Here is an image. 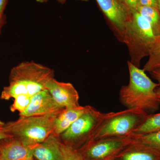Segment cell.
I'll return each mask as SVG.
<instances>
[{
  "mask_svg": "<svg viewBox=\"0 0 160 160\" xmlns=\"http://www.w3.org/2000/svg\"><path fill=\"white\" fill-rule=\"evenodd\" d=\"M53 69L34 61H24L10 72L9 84L1 93L2 99L9 100L20 95L32 97L46 89L47 83L54 78Z\"/></svg>",
  "mask_w": 160,
  "mask_h": 160,
  "instance_id": "1",
  "label": "cell"
},
{
  "mask_svg": "<svg viewBox=\"0 0 160 160\" xmlns=\"http://www.w3.org/2000/svg\"><path fill=\"white\" fill-rule=\"evenodd\" d=\"M129 84L120 89L121 103L127 109H138L151 114L159 108L160 97L156 92L158 83L152 81L143 69L128 62Z\"/></svg>",
  "mask_w": 160,
  "mask_h": 160,
  "instance_id": "2",
  "label": "cell"
},
{
  "mask_svg": "<svg viewBox=\"0 0 160 160\" xmlns=\"http://www.w3.org/2000/svg\"><path fill=\"white\" fill-rule=\"evenodd\" d=\"M158 37L149 22L138 12L130 13L125 26L123 40L129 51V62L140 68L141 61L149 56L150 49Z\"/></svg>",
  "mask_w": 160,
  "mask_h": 160,
  "instance_id": "3",
  "label": "cell"
},
{
  "mask_svg": "<svg viewBox=\"0 0 160 160\" xmlns=\"http://www.w3.org/2000/svg\"><path fill=\"white\" fill-rule=\"evenodd\" d=\"M58 115L20 116L15 121L5 123L4 129L11 138L28 145H37L52 134Z\"/></svg>",
  "mask_w": 160,
  "mask_h": 160,
  "instance_id": "4",
  "label": "cell"
},
{
  "mask_svg": "<svg viewBox=\"0 0 160 160\" xmlns=\"http://www.w3.org/2000/svg\"><path fill=\"white\" fill-rule=\"evenodd\" d=\"M148 114L144 112L135 109L108 112L92 139L113 137H129L142 122Z\"/></svg>",
  "mask_w": 160,
  "mask_h": 160,
  "instance_id": "5",
  "label": "cell"
},
{
  "mask_svg": "<svg viewBox=\"0 0 160 160\" xmlns=\"http://www.w3.org/2000/svg\"><path fill=\"white\" fill-rule=\"evenodd\" d=\"M108 113H103L90 106L66 131L60 135L59 138L66 146L76 149H80L92 139Z\"/></svg>",
  "mask_w": 160,
  "mask_h": 160,
  "instance_id": "6",
  "label": "cell"
},
{
  "mask_svg": "<svg viewBox=\"0 0 160 160\" xmlns=\"http://www.w3.org/2000/svg\"><path fill=\"white\" fill-rule=\"evenodd\" d=\"M132 141L129 137L93 139L77 150L86 160H106L114 158Z\"/></svg>",
  "mask_w": 160,
  "mask_h": 160,
  "instance_id": "7",
  "label": "cell"
},
{
  "mask_svg": "<svg viewBox=\"0 0 160 160\" xmlns=\"http://www.w3.org/2000/svg\"><path fill=\"white\" fill-rule=\"evenodd\" d=\"M118 41L123 43L125 26L130 13L119 0H96Z\"/></svg>",
  "mask_w": 160,
  "mask_h": 160,
  "instance_id": "8",
  "label": "cell"
},
{
  "mask_svg": "<svg viewBox=\"0 0 160 160\" xmlns=\"http://www.w3.org/2000/svg\"><path fill=\"white\" fill-rule=\"evenodd\" d=\"M46 89L62 108H72L80 106L78 92L71 83L59 82L53 78L47 83Z\"/></svg>",
  "mask_w": 160,
  "mask_h": 160,
  "instance_id": "9",
  "label": "cell"
},
{
  "mask_svg": "<svg viewBox=\"0 0 160 160\" xmlns=\"http://www.w3.org/2000/svg\"><path fill=\"white\" fill-rule=\"evenodd\" d=\"M64 108L55 101L47 89L39 92L32 96L29 106L20 116H34L58 114Z\"/></svg>",
  "mask_w": 160,
  "mask_h": 160,
  "instance_id": "10",
  "label": "cell"
},
{
  "mask_svg": "<svg viewBox=\"0 0 160 160\" xmlns=\"http://www.w3.org/2000/svg\"><path fill=\"white\" fill-rule=\"evenodd\" d=\"M37 145H28L14 138L2 140L0 141L1 158L2 160H34L33 149Z\"/></svg>",
  "mask_w": 160,
  "mask_h": 160,
  "instance_id": "11",
  "label": "cell"
},
{
  "mask_svg": "<svg viewBox=\"0 0 160 160\" xmlns=\"http://www.w3.org/2000/svg\"><path fill=\"white\" fill-rule=\"evenodd\" d=\"M114 158L115 160H160V152L132 140Z\"/></svg>",
  "mask_w": 160,
  "mask_h": 160,
  "instance_id": "12",
  "label": "cell"
},
{
  "mask_svg": "<svg viewBox=\"0 0 160 160\" xmlns=\"http://www.w3.org/2000/svg\"><path fill=\"white\" fill-rule=\"evenodd\" d=\"M34 160H62V143L58 137L51 134L33 151Z\"/></svg>",
  "mask_w": 160,
  "mask_h": 160,
  "instance_id": "13",
  "label": "cell"
},
{
  "mask_svg": "<svg viewBox=\"0 0 160 160\" xmlns=\"http://www.w3.org/2000/svg\"><path fill=\"white\" fill-rule=\"evenodd\" d=\"M90 106H80L72 108H64L56 118L52 134L58 137L88 110Z\"/></svg>",
  "mask_w": 160,
  "mask_h": 160,
  "instance_id": "14",
  "label": "cell"
},
{
  "mask_svg": "<svg viewBox=\"0 0 160 160\" xmlns=\"http://www.w3.org/2000/svg\"><path fill=\"white\" fill-rule=\"evenodd\" d=\"M160 130V113L149 114L129 137L133 138Z\"/></svg>",
  "mask_w": 160,
  "mask_h": 160,
  "instance_id": "15",
  "label": "cell"
},
{
  "mask_svg": "<svg viewBox=\"0 0 160 160\" xmlns=\"http://www.w3.org/2000/svg\"><path fill=\"white\" fill-rule=\"evenodd\" d=\"M149 22L158 36H160V11L148 6H140L137 10Z\"/></svg>",
  "mask_w": 160,
  "mask_h": 160,
  "instance_id": "16",
  "label": "cell"
},
{
  "mask_svg": "<svg viewBox=\"0 0 160 160\" xmlns=\"http://www.w3.org/2000/svg\"><path fill=\"white\" fill-rule=\"evenodd\" d=\"M148 57L149 59L143 67L144 71L150 72L153 69L160 68V36L152 47Z\"/></svg>",
  "mask_w": 160,
  "mask_h": 160,
  "instance_id": "17",
  "label": "cell"
},
{
  "mask_svg": "<svg viewBox=\"0 0 160 160\" xmlns=\"http://www.w3.org/2000/svg\"><path fill=\"white\" fill-rule=\"evenodd\" d=\"M132 140L146 145L160 152V130L132 138Z\"/></svg>",
  "mask_w": 160,
  "mask_h": 160,
  "instance_id": "18",
  "label": "cell"
},
{
  "mask_svg": "<svg viewBox=\"0 0 160 160\" xmlns=\"http://www.w3.org/2000/svg\"><path fill=\"white\" fill-rule=\"evenodd\" d=\"M32 97L27 95H20L14 98V102L10 106V111L12 112L18 111L19 114L22 113L29 106Z\"/></svg>",
  "mask_w": 160,
  "mask_h": 160,
  "instance_id": "19",
  "label": "cell"
},
{
  "mask_svg": "<svg viewBox=\"0 0 160 160\" xmlns=\"http://www.w3.org/2000/svg\"><path fill=\"white\" fill-rule=\"evenodd\" d=\"M62 150V160H86L77 149L66 146L63 143Z\"/></svg>",
  "mask_w": 160,
  "mask_h": 160,
  "instance_id": "20",
  "label": "cell"
},
{
  "mask_svg": "<svg viewBox=\"0 0 160 160\" xmlns=\"http://www.w3.org/2000/svg\"><path fill=\"white\" fill-rule=\"evenodd\" d=\"M129 13L137 10L140 6V0H119Z\"/></svg>",
  "mask_w": 160,
  "mask_h": 160,
  "instance_id": "21",
  "label": "cell"
},
{
  "mask_svg": "<svg viewBox=\"0 0 160 160\" xmlns=\"http://www.w3.org/2000/svg\"><path fill=\"white\" fill-rule=\"evenodd\" d=\"M140 6L152 7L160 11V0H140Z\"/></svg>",
  "mask_w": 160,
  "mask_h": 160,
  "instance_id": "22",
  "label": "cell"
},
{
  "mask_svg": "<svg viewBox=\"0 0 160 160\" xmlns=\"http://www.w3.org/2000/svg\"><path fill=\"white\" fill-rule=\"evenodd\" d=\"M149 72L152 77L158 82V86L157 88L156 92L160 97V68L153 69Z\"/></svg>",
  "mask_w": 160,
  "mask_h": 160,
  "instance_id": "23",
  "label": "cell"
},
{
  "mask_svg": "<svg viewBox=\"0 0 160 160\" xmlns=\"http://www.w3.org/2000/svg\"><path fill=\"white\" fill-rule=\"evenodd\" d=\"M7 0H0V29L4 19V12L5 10Z\"/></svg>",
  "mask_w": 160,
  "mask_h": 160,
  "instance_id": "24",
  "label": "cell"
},
{
  "mask_svg": "<svg viewBox=\"0 0 160 160\" xmlns=\"http://www.w3.org/2000/svg\"><path fill=\"white\" fill-rule=\"evenodd\" d=\"M5 124V123L0 120V141L11 138L5 131L4 129Z\"/></svg>",
  "mask_w": 160,
  "mask_h": 160,
  "instance_id": "25",
  "label": "cell"
},
{
  "mask_svg": "<svg viewBox=\"0 0 160 160\" xmlns=\"http://www.w3.org/2000/svg\"><path fill=\"white\" fill-rule=\"evenodd\" d=\"M50 0H36L37 2L38 3H46L49 2ZM57 1L58 2L60 3V4H64L67 1L69 0H55ZM76 1H82V2H88L90 0H76Z\"/></svg>",
  "mask_w": 160,
  "mask_h": 160,
  "instance_id": "26",
  "label": "cell"
},
{
  "mask_svg": "<svg viewBox=\"0 0 160 160\" xmlns=\"http://www.w3.org/2000/svg\"><path fill=\"white\" fill-rule=\"evenodd\" d=\"M106 160H115L114 158H111L108 159Z\"/></svg>",
  "mask_w": 160,
  "mask_h": 160,
  "instance_id": "27",
  "label": "cell"
},
{
  "mask_svg": "<svg viewBox=\"0 0 160 160\" xmlns=\"http://www.w3.org/2000/svg\"><path fill=\"white\" fill-rule=\"evenodd\" d=\"M0 160H2V158H1V155H0Z\"/></svg>",
  "mask_w": 160,
  "mask_h": 160,
  "instance_id": "28",
  "label": "cell"
}]
</instances>
